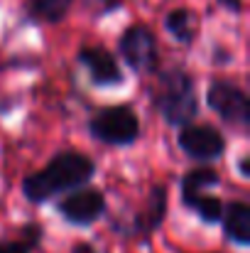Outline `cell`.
<instances>
[{
  "mask_svg": "<svg viewBox=\"0 0 250 253\" xmlns=\"http://www.w3.org/2000/svg\"><path fill=\"white\" fill-rule=\"evenodd\" d=\"M167 30L179 40V42H191L194 32H191V17L186 10H174L167 15Z\"/></svg>",
  "mask_w": 250,
  "mask_h": 253,
  "instance_id": "4fadbf2b",
  "label": "cell"
},
{
  "mask_svg": "<svg viewBox=\"0 0 250 253\" xmlns=\"http://www.w3.org/2000/svg\"><path fill=\"white\" fill-rule=\"evenodd\" d=\"M74 253H96V249L88 246V244H79V246L74 249Z\"/></svg>",
  "mask_w": 250,
  "mask_h": 253,
  "instance_id": "2e32d148",
  "label": "cell"
},
{
  "mask_svg": "<svg viewBox=\"0 0 250 253\" xmlns=\"http://www.w3.org/2000/svg\"><path fill=\"white\" fill-rule=\"evenodd\" d=\"M79 59H81V64H86L93 84L113 86V84H120L123 82V74L118 69V62L103 47H86V49H81Z\"/></svg>",
  "mask_w": 250,
  "mask_h": 253,
  "instance_id": "ba28073f",
  "label": "cell"
},
{
  "mask_svg": "<svg viewBox=\"0 0 250 253\" xmlns=\"http://www.w3.org/2000/svg\"><path fill=\"white\" fill-rule=\"evenodd\" d=\"M218 182V174L214 172V169H191L186 177H184V182H181V197H184V204L189 202V199H194L196 194H204V189H209L211 184H216Z\"/></svg>",
  "mask_w": 250,
  "mask_h": 253,
  "instance_id": "30bf717a",
  "label": "cell"
},
{
  "mask_svg": "<svg viewBox=\"0 0 250 253\" xmlns=\"http://www.w3.org/2000/svg\"><path fill=\"white\" fill-rule=\"evenodd\" d=\"M186 207H191L204 221H218L221 214H223V204L218 197H211V194H196L194 199L186 202Z\"/></svg>",
  "mask_w": 250,
  "mask_h": 253,
  "instance_id": "8fae6325",
  "label": "cell"
},
{
  "mask_svg": "<svg viewBox=\"0 0 250 253\" xmlns=\"http://www.w3.org/2000/svg\"><path fill=\"white\" fill-rule=\"evenodd\" d=\"M155 103L162 111L167 123L186 126L196 116L194 82L184 72H169V74H165L162 82H160V88H157Z\"/></svg>",
  "mask_w": 250,
  "mask_h": 253,
  "instance_id": "7a4b0ae2",
  "label": "cell"
},
{
  "mask_svg": "<svg viewBox=\"0 0 250 253\" xmlns=\"http://www.w3.org/2000/svg\"><path fill=\"white\" fill-rule=\"evenodd\" d=\"M241 172H243V174H248V160H243V163H241Z\"/></svg>",
  "mask_w": 250,
  "mask_h": 253,
  "instance_id": "e0dca14e",
  "label": "cell"
},
{
  "mask_svg": "<svg viewBox=\"0 0 250 253\" xmlns=\"http://www.w3.org/2000/svg\"><path fill=\"white\" fill-rule=\"evenodd\" d=\"M0 253H30V246L20 241H5L0 244Z\"/></svg>",
  "mask_w": 250,
  "mask_h": 253,
  "instance_id": "9a60e30c",
  "label": "cell"
},
{
  "mask_svg": "<svg viewBox=\"0 0 250 253\" xmlns=\"http://www.w3.org/2000/svg\"><path fill=\"white\" fill-rule=\"evenodd\" d=\"M223 226L231 241H236L238 246H248L250 244V207L243 202L231 204L228 209H223Z\"/></svg>",
  "mask_w": 250,
  "mask_h": 253,
  "instance_id": "9c48e42d",
  "label": "cell"
},
{
  "mask_svg": "<svg viewBox=\"0 0 250 253\" xmlns=\"http://www.w3.org/2000/svg\"><path fill=\"white\" fill-rule=\"evenodd\" d=\"M165 207H167V197H165V189L162 187H155L152 189V197H150V209H147V216L143 221L145 229H155L162 216H165Z\"/></svg>",
  "mask_w": 250,
  "mask_h": 253,
  "instance_id": "5bb4252c",
  "label": "cell"
},
{
  "mask_svg": "<svg viewBox=\"0 0 250 253\" xmlns=\"http://www.w3.org/2000/svg\"><path fill=\"white\" fill-rule=\"evenodd\" d=\"M120 54L135 72H155L157 69V42L152 32L143 25L128 27L120 37Z\"/></svg>",
  "mask_w": 250,
  "mask_h": 253,
  "instance_id": "5b68a950",
  "label": "cell"
},
{
  "mask_svg": "<svg viewBox=\"0 0 250 253\" xmlns=\"http://www.w3.org/2000/svg\"><path fill=\"white\" fill-rule=\"evenodd\" d=\"M206 101L209 106L231 126L246 130L250 123V103L248 96L231 82H214L209 86V93H206Z\"/></svg>",
  "mask_w": 250,
  "mask_h": 253,
  "instance_id": "277c9868",
  "label": "cell"
},
{
  "mask_svg": "<svg viewBox=\"0 0 250 253\" xmlns=\"http://www.w3.org/2000/svg\"><path fill=\"white\" fill-rule=\"evenodd\" d=\"M91 133L108 145H130L140 133V121L128 106H110L93 116Z\"/></svg>",
  "mask_w": 250,
  "mask_h": 253,
  "instance_id": "3957f363",
  "label": "cell"
},
{
  "mask_svg": "<svg viewBox=\"0 0 250 253\" xmlns=\"http://www.w3.org/2000/svg\"><path fill=\"white\" fill-rule=\"evenodd\" d=\"M93 163L81 153H62L37 174L22 182V192L30 202H44L59 192L76 189L93 177Z\"/></svg>",
  "mask_w": 250,
  "mask_h": 253,
  "instance_id": "6da1fadb",
  "label": "cell"
},
{
  "mask_svg": "<svg viewBox=\"0 0 250 253\" xmlns=\"http://www.w3.org/2000/svg\"><path fill=\"white\" fill-rule=\"evenodd\" d=\"M62 214L71 221V224H79V226H86V224H93L103 209H106V199L98 189H79L74 194H69L62 204H59Z\"/></svg>",
  "mask_w": 250,
  "mask_h": 253,
  "instance_id": "52a82bcc",
  "label": "cell"
},
{
  "mask_svg": "<svg viewBox=\"0 0 250 253\" xmlns=\"http://www.w3.org/2000/svg\"><path fill=\"white\" fill-rule=\"evenodd\" d=\"M30 5H32V10L39 17H44L49 22H57V20H62L69 12L71 0H30Z\"/></svg>",
  "mask_w": 250,
  "mask_h": 253,
  "instance_id": "7c38bea8",
  "label": "cell"
},
{
  "mask_svg": "<svg viewBox=\"0 0 250 253\" xmlns=\"http://www.w3.org/2000/svg\"><path fill=\"white\" fill-rule=\"evenodd\" d=\"M179 145L189 158L201 160V163H211V160L223 155L226 140L211 126H186L179 133Z\"/></svg>",
  "mask_w": 250,
  "mask_h": 253,
  "instance_id": "8992f818",
  "label": "cell"
}]
</instances>
